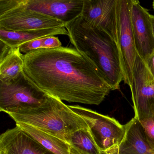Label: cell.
Segmentation results:
<instances>
[{
  "label": "cell",
  "mask_w": 154,
  "mask_h": 154,
  "mask_svg": "<svg viewBox=\"0 0 154 154\" xmlns=\"http://www.w3.org/2000/svg\"><path fill=\"white\" fill-rule=\"evenodd\" d=\"M0 151L7 154H54L17 125L0 136Z\"/></svg>",
  "instance_id": "12"
},
{
  "label": "cell",
  "mask_w": 154,
  "mask_h": 154,
  "mask_svg": "<svg viewBox=\"0 0 154 154\" xmlns=\"http://www.w3.org/2000/svg\"><path fill=\"white\" fill-rule=\"evenodd\" d=\"M8 114L16 123L31 125L69 144L73 133L79 130L89 129L81 116L61 100L50 95L46 102L38 108Z\"/></svg>",
  "instance_id": "3"
},
{
  "label": "cell",
  "mask_w": 154,
  "mask_h": 154,
  "mask_svg": "<svg viewBox=\"0 0 154 154\" xmlns=\"http://www.w3.org/2000/svg\"><path fill=\"white\" fill-rule=\"evenodd\" d=\"M131 21L137 53L146 63L154 53L151 15L137 0H133Z\"/></svg>",
  "instance_id": "10"
},
{
  "label": "cell",
  "mask_w": 154,
  "mask_h": 154,
  "mask_svg": "<svg viewBox=\"0 0 154 154\" xmlns=\"http://www.w3.org/2000/svg\"><path fill=\"white\" fill-rule=\"evenodd\" d=\"M48 96L30 81L24 70L9 82H0V111L8 114L38 108Z\"/></svg>",
  "instance_id": "4"
},
{
  "label": "cell",
  "mask_w": 154,
  "mask_h": 154,
  "mask_svg": "<svg viewBox=\"0 0 154 154\" xmlns=\"http://www.w3.org/2000/svg\"><path fill=\"white\" fill-rule=\"evenodd\" d=\"M126 125L125 138L115 154H154L146 140L140 122L134 118Z\"/></svg>",
  "instance_id": "13"
},
{
  "label": "cell",
  "mask_w": 154,
  "mask_h": 154,
  "mask_svg": "<svg viewBox=\"0 0 154 154\" xmlns=\"http://www.w3.org/2000/svg\"><path fill=\"white\" fill-rule=\"evenodd\" d=\"M22 130L54 154H70V145L64 140L23 122H17Z\"/></svg>",
  "instance_id": "16"
},
{
  "label": "cell",
  "mask_w": 154,
  "mask_h": 154,
  "mask_svg": "<svg viewBox=\"0 0 154 154\" xmlns=\"http://www.w3.org/2000/svg\"><path fill=\"white\" fill-rule=\"evenodd\" d=\"M152 8H153V10L154 11V1L152 2Z\"/></svg>",
  "instance_id": "24"
},
{
  "label": "cell",
  "mask_w": 154,
  "mask_h": 154,
  "mask_svg": "<svg viewBox=\"0 0 154 154\" xmlns=\"http://www.w3.org/2000/svg\"><path fill=\"white\" fill-rule=\"evenodd\" d=\"M69 145L81 154H101L89 129H81L73 133Z\"/></svg>",
  "instance_id": "17"
},
{
  "label": "cell",
  "mask_w": 154,
  "mask_h": 154,
  "mask_svg": "<svg viewBox=\"0 0 154 154\" xmlns=\"http://www.w3.org/2000/svg\"><path fill=\"white\" fill-rule=\"evenodd\" d=\"M65 26L60 20L28 8L25 0H0V29L19 31Z\"/></svg>",
  "instance_id": "5"
},
{
  "label": "cell",
  "mask_w": 154,
  "mask_h": 154,
  "mask_svg": "<svg viewBox=\"0 0 154 154\" xmlns=\"http://www.w3.org/2000/svg\"><path fill=\"white\" fill-rule=\"evenodd\" d=\"M151 24H152V30L154 38V16L151 15Z\"/></svg>",
  "instance_id": "22"
},
{
  "label": "cell",
  "mask_w": 154,
  "mask_h": 154,
  "mask_svg": "<svg viewBox=\"0 0 154 154\" xmlns=\"http://www.w3.org/2000/svg\"><path fill=\"white\" fill-rule=\"evenodd\" d=\"M23 60L30 81L61 101L99 105L112 91L92 62L75 48L35 49L23 54Z\"/></svg>",
  "instance_id": "1"
},
{
  "label": "cell",
  "mask_w": 154,
  "mask_h": 154,
  "mask_svg": "<svg viewBox=\"0 0 154 154\" xmlns=\"http://www.w3.org/2000/svg\"><path fill=\"white\" fill-rule=\"evenodd\" d=\"M57 35L68 36L65 27L24 31H7L0 29V41L11 48H18L32 40Z\"/></svg>",
  "instance_id": "15"
},
{
  "label": "cell",
  "mask_w": 154,
  "mask_h": 154,
  "mask_svg": "<svg viewBox=\"0 0 154 154\" xmlns=\"http://www.w3.org/2000/svg\"><path fill=\"white\" fill-rule=\"evenodd\" d=\"M23 54L19 47L11 48L0 41V82L8 83L23 71Z\"/></svg>",
  "instance_id": "14"
},
{
  "label": "cell",
  "mask_w": 154,
  "mask_h": 154,
  "mask_svg": "<svg viewBox=\"0 0 154 154\" xmlns=\"http://www.w3.org/2000/svg\"><path fill=\"white\" fill-rule=\"evenodd\" d=\"M70 154H81V153H79L78 151H77L76 149H75L73 148L71 146L70 148Z\"/></svg>",
  "instance_id": "21"
},
{
  "label": "cell",
  "mask_w": 154,
  "mask_h": 154,
  "mask_svg": "<svg viewBox=\"0 0 154 154\" xmlns=\"http://www.w3.org/2000/svg\"><path fill=\"white\" fill-rule=\"evenodd\" d=\"M84 0H25L28 8L66 24L82 15Z\"/></svg>",
  "instance_id": "11"
},
{
  "label": "cell",
  "mask_w": 154,
  "mask_h": 154,
  "mask_svg": "<svg viewBox=\"0 0 154 154\" xmlns=\"http://www.w3.org/2000/svg\"><path fill=\"white\" fill-rule=\"evenodd\" d=\"M118 0H84L81 17L102 29L117 43Z\"/></svg>",
  "instance_id": "9"
},
{
  "label": "cell",
  "mask_w": 154,
  "mask_h": 154,
  "mask_svg": "<svg viewBox=\"0 0 154 154\" xmlns=\"http://www.w3.org/2000/svg\"><path fill=\"white\" fill-rule=\"evenodd\" d=\"M71 44L95 66L112 91L119 89L123 74L117 42L104 30L80 16L66 25Z\"/></svg>",
  "instance_id": "2"
},
{
  "label": "cell",
  "mask_w": 154,
  "mask_h": 154,
  "mask_svg": "<svg viewBox=\"0 0 154 154\" xmlns=\"http://www.w3.org/2000/svg\"><path fill=\"white\" fill-rule=\"evenodd\" d=\"M0 154H7V153L5 152H3V151H0Z\"/></svg>",
  "instance_id": "23"
},
{
  "label": "cell",
  "mask_w": 154,
  "mask_h": 154,
  "mask_svg": "<svg viewBox=\"0 0 154 154\" xmlns=\"http://www.w3.org/2000/svg\"><path fill=\"white\" fill-rule=\"evenodd\" d=\"M139 122L143 128L148 144L154 152V117L144 119Z\"/></svg>",
  "instance_id": "18"
},
{
  "label": "cell",
  "mask_w": 154,
  "mask_h": 154,
  "mask_svg": "<svg viewBox=\"0 0 154 154\" xmlns=\"http://www.w3.org/2000/svg\"><path fill=\"white\" fill-rule=\"evenodd\" d=\"M46 38L35 39L21 45L19 47L20 52L25 54L35 49L45 48Z\"/></svg>",
  "instance_id": "19"
},
{
  "label": "cell",
  "mask_w": 154,
  "mask_h": 154,
  "mask_svg": "<svg viewBox=\"0 0 154 154\" xmlns=\"http://www.w3.org/2000/svg\"><path fill=\"white\" fill-rule=\"evenodd\" d=\"M135 117L139 121L154 117V78L137 55L130 87Z\"/></svg>",
  "instance_id": "8"
},
{
  "label": "cell",
  "mask_w": 154,
  "mask_h": 154,
  "mask_svg": "<svg viewBox=\"0 0 154 154\" xmlns=\"http://www.w3.org/2000/svg\"><path fill=\"white\" fill-rule=\"evenodd\" d=\"M133 0H118L117 44L119 50L123 82L130 87L137 55L131 21Z\"/></svg>",
  "instance_id": "7"
},
{
  "label": "cell",
  "mask_w": 154,
  "mask_h": 154,
  "mask_svg": "<svg viewBox=\"0 0 154 154\" xmlns=\"http://www.w3.org/2000/svg\"><path fill=\"white\" fill-rule=\"evenodd\" d=\"M146 63L150 73L154 78V53L149 57Z\"/></svg>",
  "instance_id": "20"
},
{
  "label": "cell",
  "mask_w": 154,
  "mask_h": 154,
  "mask_svg": "<svg viewBox=\"0 0 154 154\" xmlns=\"http://www.w3.org/2000/svg\"><path fill=\"white\" fill-rule=\"evenodd\" d=\"M68 106L84 120L101 154H115L125 138L126 124L79 105Z\"/></svg>",
  "instance_id": "6"
}]
</instances>
